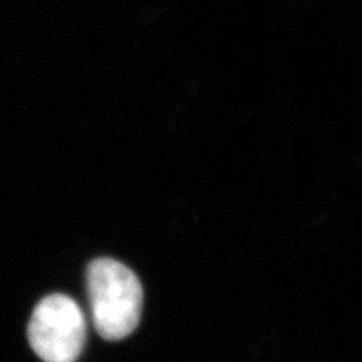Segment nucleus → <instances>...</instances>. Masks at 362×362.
Returning <instances> with one entry per match:
<instances>
[{"instance_id": "1", "label": "nucleus", "mask_w": 362, "mask_h": 362, "mask_svg": "<svg viewBox=\"0 0 362 362\" xmlns=\"http://www.w3.org/2000/svg\"><path fill=\"white\" fill-rule=\"evenodd\" d=\"M93 324L107 341H119L140 324L143 286L137 275L115 259L93 260L88 267Z\"/></svg>"}, {"instance_id": "2", "label": "nucleus", "mask_w": 362, "mask_h": 362, "mask_svg": "<svg viewBox=\"0 0 362 362\" xmlns=\"http://www.w3.org/2000/svg\"><path fill=\"white\" fill-rule=\"evenodd\" d=\"M28 341L45 362H76L86 341V320L73 298L52 294L33 311Z\"/></svg>"}]
</instances>
